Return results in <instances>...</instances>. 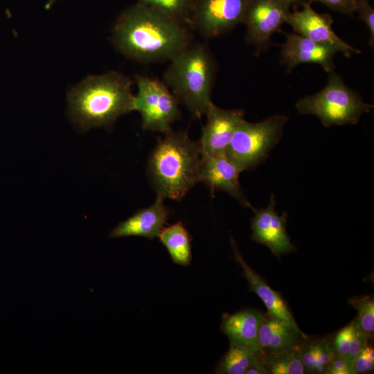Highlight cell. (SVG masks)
Wrapping results in <instances>:
<instances>
[{
    "instance_id": "cell-1",
    "label": "cell",
    "mask_w": 374,
    "mask_h": 374,
    "mask_svg": "<svg viewBox=\"0 0 374 374\" xmlns=\"http://www.w3.org/2000/svg\"><path fill=\"white\" fill-rule=\"evenodd\" d=\"M189 28L168 13L138 2L116 21L112 42L129 59L142 63L170 61L190 44Z\"/></svg>"
},
{
    "instance_id": "cell-2",
    "label": "cell",
    "mask_w": 374,
    "mask_h": 374,
    "mask_svg": "<svg viewBox=\"0 0 374 374\" xmlns=\"http://www.w3.org/2000/svg\"><path fill=\"white\" fill-rule=\"evenodd\" d=\"M132 84L114 71L88 76L67 93L71 121L81 131L112 127L118 118L134 111Z\"/></svg>"
},
{
    "instance_id": "cell-3",
    "label": "cell",
    "mask_w": 374,
    "mask_h": 374,
    "mask_svg": "<svg viewBox=\"0 0 374 374\" xmlns=\"http://www.w3.org/2000/svg\"><path fill=\"white\" fill-rule=\"evenodd\" d=\"M164 134L150 155L148 176L157 195L179 200L199 182L202 153L186 132Z\"/></svg>"
},
{
    "instance_id": "cell-4",
    "label": "cell",
    "mask_w": 374,
    "mask_h": 374,
    "mask_svg": "<svg viewBox=\"0 0 374 374\" xmlns=\"http://www.w3.org/2000/svg\"><path fill=\"white\" fill-rule=\"evenodd\" d=\"M170 62L163 75L164 83L179 104L200 118L213 103L215 64L208 48L203 44H189Z\"/></svg>"
},
{
    "instance_id": "cell-5",
    "label": "cell",
    "mask_w": 374,
    "mask_h": 374,
    "mask_svg": "<svg viewBox=\"0 0 374 374\" xmlns=\"http://www.w3.org/2000/svg\"><path fill=\"white\" fill-rule=\"evenodd\" d=\"M296 108L301 114L316 116L324 127L355 125L373 105L364 103L334 71L329 73L326 85L318 93L299 99Z\"/></svg>"
},
{
    "instance_id": "cell-6",
    "label": "cell",
    "mask_w": 374,
    "mask_h": 374,
    "mask_svg": "<svg viewBox=\"0 0 374 374\" xmlns=\"http://www.w3.org/2000/svg\"><path fill=\"white\" fill-rule=\"evenodd\" d=\"M288 119L287 116L278 114L258 123L243 120L235 129L225 154L241 172L254 168L278 144Z\"/></svg>"
},
{
    "instance_id": "cell-7",
    "label": "cell",
    "mask_w": 374,
    "mask_h": 374,
    "mask_svg": "<svg viewBox=\"0 0 374 374\" xmlns=\"http://www.w3.org/2000/svg\"><path fill=\"white\" fill-rule=\"evenodd\" d=\"M137 93L133 98L134 110L142 118L145 130L163 134L180 117L179 103L163 81L146 75H136Z\"/></svg>"
},
{
    "instance_id": "cell-8",
    "label": "cell",
    "mask_w": 374,
    "mask_h": 374,
    "mask_svg": "<svg viewBox=\"0 0 374 374\" xmlns=\"http://www.w3.org/2000/svg\"><path fill=\"white\" fill-rule=\"evenodd\" d=\"M251 0H194L191 28L206 38L220 36L242 23Z\"/></svg>"
},
{
    "instance_id": "cell-9",
    "label": "cell",
    "mask_w": 374,
    "mask_h": 374,
    "mask_svg": "<svg viewBox=\"0 0 374 374\" xmlns=\"http://www.w3.org/2000/svg\"><path fill=\"white\" fill-rule=\"evenodd\" d=\"M290 6L282 0H251L243 20L246 42L256 53L265 51L272 35L280 30L290 12Z\"/></svg>"
},
{
    "instance_id": "cell-10",
    "label": "cell",
    "mask_w": 374,
    "mask_h": 374,
    "mask_svg": "<svg viewBox=\"0 0 374 374\" xmlns=\"http://www.w3.org/2000/svg\"><path fill=\"white\" fill-rule=\"evenodd\" d=\"M310 2L303 3L302 9L296 8L288 15L286 23L290 24L294 32L314 42L330 46L346 57L361 51L342 40L332 28L333 19L328 13L315 12Z\"/></svg>"
},
{
    "instance_id": "cell-11",
    "label": "cell",
    "mask_w": 374,
    "mask_h": 374,
    "mask_svg": "<svg viewBox=\"0 0 374 374\" xmlns=\"http://www.w3.org/2000/svg\"><path fill=\"white\" fill-rule=\"evenodd\" d=\"M275 197L271 194L266 208L254 209L251 221V239L267 246L276 256L289 253L295 250L286 231L287 213L279 215L275 210Z\"/></svg>"
},
{
    "instance_id": "cell-12",
    "label": "cell",
    "mask_w": 374,
    "mask_h": 374,
    "mask_svg": "<svg viewBox=\"0 0 374 374\" xmlns=\"http://www.w3.org/2000/svg\"><path fill=\"white\" fill-rule=\"evenodd\" d=\"M205 115L207 122L197 142L202 156L225 154L235 129L244 120V111L222 109L212 103Z\"/></svg>"
},
{
    "instance_id": "cell-13",
    "label": "cell",
    "mask_w": 374,
    "mask_h": 374,
    "mask_svg": "<svg viewBox=\"0 0 374 374\" xmlns=\"http://www.w3.org/2000/svg\"><path fill=\"white\" fill-rule=\"evenodd\" d=\"M241 172L237 166L226 154L202 156L198 181L203 182L211 194L222 190L236 199L243 206L255 208L244 196L239 182Z\"/></svg>"
},
{
    "instance_id": "cell-14",
    "label": "cell",
    "mask_w": 374,
    "mask_h": 374,
    "mask_svg": "<svg viewBox=\"0 0 374 374\" xmlns=\"http://www.w3.org/2000/svg\"><path fill=\"white\" fill-rule=\"evenodd\" d=\"M285 42L281 45L280 64L287 71L301 64L314 63L330 73L335 70L334 55L335 49L314 42L296 33H285Z\"/></svg>"
},
{
    "instance_id": "cell-15",
    "label": "cell",
    "mask_w": 374,
    "mask_h": 374,
    "mask_svg": "<svg viewBox=\"0 0 374 374\" xmlns=\"http://www.w3.org/2000/svg\"><path fill=\"white\" fill-rule=\"evenodd\" d=\"M163 200L162 196L157 195L155 202L151 206L137 211L125 221L119 222L111 231L109 238L140 236L154 239L158 237L170 215Z\"/></svg>"
},
{
    "instance_id": "cell-16",
    "label": "cell",
    "mask_w": 374,
    "mask_h": 374,
    "mask_svg": "<svg viewBox=\"0 0 374 374\" xmlns=\"http://www.w3.org/2000/svg\"><path fill=\"white\" fill-rule=\"evenodd\" d=\"M305 336L296 323L268 314L259 329L258 346L263 353L281 351L299 346Z\"/></svg>"
},
{
    "instance_id": "cell-17",
    "label": "cell",
    "mask_w": 374,
    "mask_h": 374,
    "mask_svg": "<svg viewBox=\"0 0 374 374\" xmlns=\"http://www.w3.org/2000/svg\"><path fill=\"white\" fill-rule=\"evenodd\" d=\"M265 317L262 312L255 309H245L232 314H225L222 317L221 330L229 338L230 344L253 349L260 348L258 332Z\"/></svg>"
},
{
    "instance_id": "cell-18",
    "label": "cell",
    "mask_w": 374,
    "mask_h": 374,
    "mask_svg": "<svg viewBox=\"0 0 374 374\" xmlns=\"http://www.w3.org/2000/svg\"><path fill=\"white\" fill-rule=\"evenodd\" d=\"M230 240L235 260L242 269L243 275L249 285V290L255 292L260 298L267 307L269 314L296 323L280 294L272 290L266 281L250 267L242 256L232 236Z\"/></svg>"
},
{
    "instance_id": "cell-19",
    "label": "cell",
    "mask_w": 374,
    "mask_h": 374,
    "mask_svg": "<svg viewBox=\"0 0 374 374\" xmlns=\"http://www.w3.org/2000/svg\"><path fill=\"white\" fill-rule=\"evenodd\" d=\"M305 374H326L335 356L331 338L305 336L299 346Z\"/></svg>"
},
{
    "instance_id": "cell-20",
    "label": "cell",
    "mask_w": 374,
    "mask_h": 374,
    "mask_svg": "<svg viewBox=\"0 0 374 374\" xmlns=\"http://www.w3.org/2000/svg\"><path fill=\"white\" fill-rule=\"evenodd\" d=\"M158 238L175 263L182 266L190 264L192 238L181 221L164 227Z\"/></svg>"
},
{
    "instance_id": "cell-21",
    "label": "cell",
    "mask_w": 374,
    "mask_h": 374,
    "mask_svg": "<svg viewBox=\"0 0 374 374\" xmlns=\"http://www.w3.org/2000/svg\"><path fill=\"white\" fill-rule=\"evenodd\" d=\"M260 362L265 374H304L299 346L263 353Z\"/></svg>"
},
{
    "instance_id": "cell-22",
    "label": "cell",
    "mask_w": 374,
    "mask_h": 374,
    "mask_svg": "<svg viewBox=\"0 0 374 374\" xmlns=\"http://www.w3.org/2000/svg\"><path fill=\"white\" fill-rule=\"evenodd\" d=\"M260 349L241 347L230 344L224 356L215 370L219 374H244L247 368L262 354Z\"/></svg>"
},
{
    "instance_id": "cell-23",
    "label": "cell",
    "mask_w": 374,
    "mask_h": 374,
    "mask_svg": "<svg viewBox=\"0 0 374 374\" xmlns=\"http://www.w3.org/2000/svg\"><path fill=\"white\" fill-rule=\"evenodd\" d=\"M349 303L358 311L357 316L353 321L356 328L362 332L369 340L374 335V299L373 296L354 298Z\"/></svg>"
},
{
    "instance_id": "cell-24",
    "label": "cell",
    "mask_w": 374,
    "mask_h": 374,
    "mask_svg": "<svg viewBox=\"0 0 374 374\" xmlns=\"http://www.w3.org/2000/svg\"><path fill=\"white\" fill-rule=\"evenodd\" d=\"M194 0H139V2L161 10L191 28V11Z\"/></svg>"
},
{
    "instance_id": "cell-25",
    "label": "cell",
    "mask_w": 374,
    "mask_h": 374,
    "mask_svg": "<svg viewBox=\"0 0 374 374\" xmlns=\"http://www.w3.org/2000/svg\"><path fill=\"white\" fill-rule=\"evenodd\" d=\"M354 330V326L351 322L331 338L335 356L343 357L349 362L348 357Z\"/></svg>"
},
{
    "instance_id": "cell-26",
    "label": "cell",
    "mask_w": 374,
    "mask_h": 374,
    "mask_svg": "<svg viewBox=\"0 0 374 374\" xmlns=\"http://www.w3.org/2000/svg\"><path fill=\"white\" fill-rule=\"evenodd\" d=\"M369 341L351 362L352 374L373 373L374 368V348Z\"/></svg>"
},
{
    "instance_id": "cell-27",
    "label": "cell",
    "mask_w": 374,
    "mask_h": 374,
    "mask_svg": "<svg viewBox=\"0 0 374 374\" xmlns=\"http://www.w3.org/2000/svg\"><path fill=\"white\" fill-rule=\"evenodd\" d=\"M356 11L369 30V44L374 46V10L369 0H356ZM355 11V12H356Z\"/></svg>"
},
{
    "instance_id": "cell-28",
    "label": "cell",
    "mask_w": 374,
    "mask_h": 374,
    "mask_svg": "<svg viewBox=\"0 0 374 374\" xmlns=\"http://www.w3.org/2000/svg\"><path fill=\"white\" fill-rule=\"evenodd\" d=\"M309 2L318 1L329 8L342 14H353L356 11V0H308Z\"/></svg>"
},
{
    "instance_id": "cell-29",
    "label": "cell",
    "mask_w": 374,
    "mask_h": 374,
    "mask_svg": "<svg viewBox=\"0 0 374 374\" xmlns=\"http://www.w3.org/2000/svg\"><path fill=\"white\" fill-rule=\"evenodd\" d=\"M326 374H352L351 364L343 357L334 356Z\"/></svg>"
},
{
    "instance_id": "cell-30",
    "label": "cell",
    "mask_w": 374,
    "mask_h": 374,
    "mask_svg": "<svg viewBox=\"0 0 374 374\" xmlns=\"http://www.w3.org/2000/svg\"><path fill=\"white\" fill-rule=\"evenodd\" d=\"M287 3H288L290 6H298L299 5H302L304 3L309 2L308 0H282Z\"/></svg>"
},
{
    "instance_id": "cell-31",
    "label": "cell",
    "mask_w": 374,
    "mask_h": 374,
    "mask_svg": "<svg viewBox=\"0 0 374 374\" xmlns=\"http://www.w3.org/2000/svg\"><path fill=\"white\" fill-rule=\"evenodd\" d=\"M55 0H48L46 3L45 4V9L48 10L51 8V7L53 6Z\"/></svg>"
}]
</instances>
